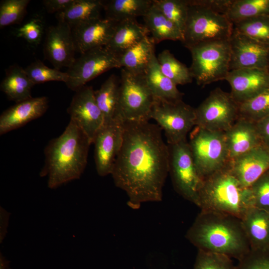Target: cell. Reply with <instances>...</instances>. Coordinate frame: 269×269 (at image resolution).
<instances>
[{
    "label": "cell",
    "instance_id": "6da1fadb",
    "mask_svg": "<svg viewBox=\"0 0 269 269\" xmlns=\"http://www.w3.org/2000/svg\"><path fill=\"white\" fill-rule=\"evenodd\" d=\"M161 129L149 121H124L122 147L112 175L134 209L159 202L169 172V151Z\"/></svg>",
    "mask_w": 269,
    "mask_h": 269
},
{
    "label": "cell",
    "instance_id": "7a4b0ae2",
    "mask_svg": "<svg viewBox=\"0 0 269 269\" xmlns=\"http://www.w3.org/2000/svg\"><path fill=\"white\" fill-rule=\"evenodd\" d=\"M186 238L198 250L238 261L250 250L241 219L220 213L201 210Z\"/></svg>",
    "mask_w": 269,
    "mask_h": 269
},
{
    "label": "cell",
    "instance_id": "3957f363",
    "mask_svg": "<svg viewBox=\"0 0 269 269\" xmlns=\"http://www.w3.org/2000/svg\"><path fill=\"white\" fill-rule=\"evenodd\" d=\"M91 141L70 120L63 133L49 141L44 150L45 162L39 175L48 177V186L55 189L79 179L87 163Z\"/></svg>",
    "mask_w": 269,
    "mask_h": 269
},
{
    "label": "cell",
    "instance_id": "277c9868",
    "mask_svg": "<svg viewBox=\"0 0 269 269\" xmlns=\"http://www.w3.org/2000/svg\"><path fill=\"white\" fill-rule=\"evenodd\" d=\"M201 210L225 214L242 219L253 207L249 187H244L228 165L204 178L196 204Z\"/></svg>",
    "mask_w": 269,
    "mask_h": 269
},
{
    "label": "cell",
    "instance_id": "5b68a950",
    "mask_svg": "<svg viewBox=\"0 0 269 269\" xmlns=\"http://www.w3.org/2000/svg\"><path fill=\"white\" fill-rule=\"evenodd\" d=\"M188 1V16L182 42L185 47L201 43L229 40L234 25L225 14L202 4L199 0Z\"/></svg>",
    "mask_w": 269,
    "mask_h": 269
},
{
    "label": "cell",
    "instance_id": "8992f818",
    "mask_svg": "<svg viewBox=\"0 0 269 269\" xmlns=\"http://www.w3.org/2000/svg\"><path fill=\"white\" fill-rule=\"evenodd\" d=\"M187 48L192 57L189 69L198 85L225 80L230 71L229 40L201 43Z\"/></svg>",
    "mask_w": 269,
    "mask_h": 269
},
{
    "label": "cell",
    "instance_id": "52a82bcc",
    "mask_svg": "<svg viewBox=\"0 0 269 269\" xmlns=\"http://www.w3.org/2000/svg\"><path fill=\"white\" fill-rule=\"evenodd\" d=\"M198 173L204 178L224 168L229 162L225 132L198 126L188 142Z\"/></svg>",
    "mask_w": 269,
    "mask_h": 269
},
{
    "label": "cell",
    "instance_id": "ba28073f",
    "mask_svg": "<svg viewBox=\"0 0 269 269\" xmlns=\"http://www.w3.org/2000/svg\"><path fill=\"white\" fill-rule=\"evenodd\" d=\"M154 97L144 75L122 68L116 118L124 121H149Z\"/></svg>",
    "mask_w": 269,
    "mask_h": 269
},
{
    "label": "cell",
    "instance_id": "9c48e42d",
    "mask_svg": "<svg viewBox=\"0 0 269 269\" xmlns=\"http://www.w3.org/2000/svg\"><path fill=\"white\" fill-rule=\"evenodd\" d=\"M195 109L182 100L171 101L154 98L150 119L154 120L164 132L167 143L186 140L187 134L195 126Z\"/></svg>",
    "mask_w": 269,
    "mask_h": 269
},
{
    "label": "cell",
    "instance_id": "30bf717a",
    "mask_svg": "<svg viewBox=\"0 0 269 269\" xmlns=\"http://www.w3.org/2000/svg\"><path fill=\"white\" fill-rule=\"evenodd\" d=\"M169 172L175 190L184 199L196 204L203 179L194 164L187 140L169 144Z\"/></svg>",
    "mask_w": 269,
    "mask_h": 269
},
{
    "label": "cell",
    "instance_id": "8fae6325",
    "mask_svg": "<svg viewBox=\"0 0 269 269\" xmlns=\"http://www.w3.org/2000/svg\"><path fill=\"white\" fill-rule=\"evenodd\" d=\"M239 105L230 93L216 88L195 108V126L225 132L239 118Z\"/></svg>",
    "mask_w": 269,
    "mask_h": 269
},
{
    "label": "cell",
    "instance_id": "7c38bea8",
    "mask_svg": "<svg viewBox=\"0 0 269 269\" xmlns=\"http://www.w3.org/2000/svg\"><path fill=\"white\" fill-rule=\"evenodd\" d=\"M120 67L118 56L107 47L92 49L80 54L68 68V80L66 84L76 92L103 73Z\"/></svg>",
    "mask_w": 269,
    "mask_h": 269
},
{
    "label": "cell",
    "instance_id": "4fadbf2b",
    "mask_svg": "<svg viewBox=\"0 0 269 269\" xmlns=\"http://www.w3.org/2000/svg\"><path fill=\"white\" fill-rule=\"evenodd\" d=\"M124 121L115 119L104 124L97 133L93 143L98 174L105 176L112 173L123 139Z\"/></svg>",
    "mask_w": 269,
    "mask_h": 269
},
{
    "label": "cell",
    "instance_id": "5bb4252c",
    "mask_svg": "<svg viewBox=\"0 0 269 269\" xmlns=\"http://www.w3.org/2000/svg\"><path fill=\"white\" fill-rule=\"evenodd\" d=\"M70 120L85 134L91 143L104 123L92 87L84 86L75 92L67 109Z\"/></svg>",
    "mask_w": 269,
    "mask_h": 269
},
{
    "label": "cell",
    "instance_id": "9a60e30c",
    "mask_svg": "<svg viewBox=\"0 0 269 269\" xmlns=\"http://www.w3.org/2000/svg\"><path fill=\"white\" fill-rule=\"evenodd\" d=\"M230 70L257 68L269 70V45L259 42L234 29L229 39Z\"/></svg>",
    "mask_w": 269,
    "mask_h": 269
},
{
    "label": "cell",
    "instance_id": "2e32d148",
    "mask_svg": "<svg viewBox=\"0 0 269 269\" xmlns=\"http://www.w3.org/2000/svg\"><path fill=\"white\" fill-rule=\"evenodd\" d=\"M75 52L70 26L58 22L47 28L43 44L44 55L54 68H69L75 59Z\"/></svg>",
    "mask_w": 269,
    "mask_h": 269
},
{
    "label": "cell",
    "instance_id": "e0dca14e",
    "mask_svg": "<svg viewBox=\"0 0 269 269\" xmlns=\"http://www.w3.org/2000/svg\"><path fill=\"white\" fill-rule=\"evenodd\" d=\"M225 80L238 103H243L269 89V70L244 68L230 71Z\"/></svg>",
    "mask_w": 269,
    "mask_h": 269
},
{
    "label": "cell",
    "instance_id": "ac0fdd59",
    "mask_svg": "<svg viewBox=\"0 0 269 269\" xmlns=\"http://www.w3.org/2000/svg\"><path fill=\"white\" fill-rule=\"evenodd\" d=\"M117 24V22L100 17L71 27L76 52L81 54L92 49L106 46Z\"/></svg>",
    "mask_w": 269,
    "mask_h": 269
},
{
    "label": "cell",
    "instance_id": "d6986e66",
    "mask_svg": "<svg viewBox=\"0 0 269 269\" xmlns=\"http://www.w3.org/2000/svg\"><path fill=\"white\" fill-rule=\"evenodd\" d=\"M227 165L239 182L249 187L269 170V149L261 144L229 160Z\"/></svg>",
    "mask_w": 269,
    "mask_h": 269
},
{
    "label": "cell",
    "instance_id": "ffe728a7",
    "mask_svg": "<svg viewBox=\"0 0 269 269\" xmlns=\"http://www.w3.org/2000/svg\"><path fill=\"white\" fill-rule=\"evenodd\" d=\"M48 102L45 96L32 97L3 111L0 116V134L19 128L42 116L48 109Z\"/></svg>",
    "mask_w": 269,
    "mask_h": 269
},
{
    "label": "cell",
    "instance_id": "44dd1931",
    "mask_svg": "<svg viewBox=\"0 0 269 269\" xmlns=\"http://www.w3.org/2000/svg\"><path fill=\"white\" fill-rule=\"evenodd\" d=\"M225 135L229 160L262 144L255 123L245 119L239 118Z\"/></svg>",
    "mask_w": 269,
    "mask_h": 269
},
{
    "label": "cell",
    "instance_id": "7402d4cb",
    "mask_svg": "<svg viewBox=\"0 0 269 269\" xmlns=\"http://www.w3.org/2000/svg\"><path fill=\"white\" fill-rule=\"evenodd\" d=\"M241 221L250 249H269V213L252 207Z\"/></svg>",
    "mask_w": 269,
    "mask_h": 269
},
{
    "label": "cell",
    "instance_id": "603a6c76",
    "mask_svg": "<svg viewBox=\"0 0 269 269\" xmlns=\"http://www.w3.org/2000/svg\"><path fill=\"white\" fill-rule=\"evenodd\" d=\"M149 32L144 25L136 19H128L117 22L114 33L107 47L113 53L120 55L148 36Z\"/></svg>",
    "mask_w": 269,
    "mask_h": 269
},
{
    "label": "cell",
    "instance_id": "cb8c5ba5",
    "mask_svg": "<svg viewBox=\"0 0 269 269\" xmlns=\"http://www.w3.org/2000/svg\"><path fill=\"white\" fill-rule=\"evenodd\" d=\"M148 87L154 98L171 101L182 100L183 93L177 88V85L161 71L155 54L144 74Z\"/></svg>",
    "mask_w": 269,
    "mask_h": 269
},
{
    "label": "cell",
    "instance_id": "d4e9b609",
    "mask_svg": "<svg viewBox=\"0 0 269 269\" xmlns=\"http://www.w3.org/2000/svg\"><path fill=\"white\" fill-rule=\"evenodd\" d=\"M154 43L148 36L118 56L121 67L144 75L154 53Z\"/></svg>",
    "mask_w": 269,
    "mask_h": 269
},
{
    "label": "cell",
    "instance_id": "484cf974",
    "mask_svg": "<svg viewBox=\"0 0 269 269\" xmlns=\"http://www.w3.org/2000/svg\"><path fill=\"white\" fill-rule=\"evenodd\" d=\"M143 17L144 25L151 34L150 38L155 44L165 40H179L182 42L183 37L180 30L153 5V2Z\"/></svg>",
    "mask_w": 269,
    "mask_h": 269
},
{
    "label": "cell",
    "instance_id": "4316f807",
    "mask_svg": "<svg viewBox=\"0 0 269 269\" xmlns=\"http://www.w3.org/2000/svg\"><path fill=\"white\" fill-rule=\"evenodd\" d=\"M153 0H103L106 18L120 22L143 17L151 7Z\"/></svg>",
    "mask_w": 269,
    "mask_h": 269
},
{
    "label": "cell",
    "instance_id": "83f0119b",
    "mask_svg": "<svg viewBox=\"0 0 269 269\" xmlns=\"http://www.w3.org/2000/svg\"><path fill=\"white\" fill-rule=\"evenodd\" d=\"M103 10V0H74L63 10L56 13L58 22L68 24L71 27L81 23L100 17Z\"/></svg>",
    "mask_w": 269,
    "mask_h": 269
},
{
    "label": "cell",
    "instance_id": "f1b7e54d",
    "mask_svg": "<svg viewBox=\"0 0 269 269\" xmlns=\"http://www.w3.org/2000/svg\"><path fill=\"white\" fill-rule=\"evenodd\" d=\"M34 85L24 69L14 65L6 70L0 88L10 100L16 103L32 97L31 91Z\"/></svg>",
    "mask_w": 269,
    "mask_h": 269
},
{
    "label": "cell",
    "instance_id": "f546056e",
    "mask_svg": "<svg viewBox=\"0 0 269 269\" xmlns=\"http://www.w3.org/2000/svg\"><path fill=\"white\" fill-rule=\"evenodd\" d=\"M120 80L114 74L111 75L95 91L97 104L101 111L104 123L114 120L117 116L119 101Z\"/></svg>",
    "mask_w": 269,
    "mask_h": 269
},
{
    "label": "cell",
    "instance_id": "4dcf8cb0",
    "mask_svg": "<svg viewBox=\"0 0 269 269\" xmlns=\"http://www.w3.org/2000/svg\"><path fill=\"white\" fill-rule=\"evenodd\" d=\"M225 15L233 23L253 17L269 15V0H232Z\"/></svg>",
    "mask_w": 269,
    "mask_h": 269
},
{
    "label": "cell",
    "instance_id": "1f68e13d",
    "mask_svg": "<svg viewBox=\"0 0 269 269\" xmlns=\"http://www.w3.org/2000/svg\"><path fill=\"white\" fill-rule=\"evenodd\" d=\"M162 73L176 85L191 83L193 77L189 68L178 61L168 50H164L157 57Z\"/></svg>",
    "mask_w": 269,
    "mask_h": 269
},
{
    "label": "cell",
    "instance_id": "d6a6232c",
    "mask_svg": "<svg viewBox=\"0 0 269 269\" xmlns=\"http://www.w3.org/2000/svg\"><path fill=\"white\" fill-rule=\"evenodd\" d=\"M234 29L259 42L269 45V15H260L233 23Z\"/></svg>",
    "mask_w": 269,
    "mask_h": 269
},
{
    "label": "cell",
    "instance_id": "836d02e7",
    "mask_svg": "<svg viewBox=\"0 0 269 269\" xmlns=\"http://www.w3.org/2000/svg\"><path fill=\"white\" fill-rule=\"evenodd\" d=\"M153 4L183 35L188 16V0H153Z\"/></svg>",
    "mask_w": 269,
    "mask_h": 269
},
{
    "label": "cell",
    "instance_id": "e575fe53",
    "mask_svg": "<svg viewBox=\"0 0 269 269\" xmlns=\"http://www.w3.org/2000/svg\"><path fill=\"white\" fill-rule=\"evenodd\" d=\"M239 105V118L259 121L269 116V89Z\"/></svg>",
    "mask_w": 269,
    "mask_h": 269
},
{
    "label": "cell",
    "instance_id": "d590c367",
    "mask_svg": "<svg viewBox=\"0 0 269 269\" xmlns=\"http://www.w3.org/2000/svg\"><path fill=\"white\" fill-rule=\"evenodd\" d=\"M24 70L34 85L50 81L63 82L66 84L68 80L66 72L49 68L39 60L31 63Z\"/></svg>",
    "mask_w": 269,
    "mask_h": 269
},
{
    "label": "cell",
    "instance_id": "8d00e7d4",
    "mask_svg": "<svg viewBox=\"0 0 269 269\" xmlns=\"http://www.w3.org/2000/svg\"><path fill=\"white\" fill-rule=\"evenodd\" d=\"M29 0H4L0 4V27L17 24L23 19Z\"/></svg>",
    "mask_w": 269,
    "mask_h": 269
},
{
    "label": "cell",
    "instance_id": "74e56055",
    "mask_svg": "<svg viewBox=\"0 0 269 269\" xmlns=\"http://www.w3.org/2000/svg\"><path fill=\"white\" fill-rule=\"evenodd\" d=\"M193 269H237L231 258L217 253L198 250Z\"/></svg>",
    "mask_w": 269,
    "mask_h": 269
},
{
    "label": "cell",
    "instance_id": "f35d334b",
    "mask_svg": "<svg viewBox=\"0 0 269 269\" xmlns=\"http://www.w3.org/2000/svg\"><path fill=\"white\" fill-rule=\"evenodd\" d=\"M253 207L269 213V170L250 186Z\"/></svg>",
    "mask_w": 269,
    "mask_h": 269
},
{
    "label": "cell",
    "instance_id": "ab89813d",
    "mask_svg": "<svg viewBox=\"0 0 269 269\" xmlns=\"http://www.w3.org/2000/svg\"><path fill=\"white\" fill-rule=\"evenodd\" d=\"M44 33L43 21L39 17H33L18 28L15 34L25 39L29 44L37 46Z\"/></svg>",
    "mask_w": 269,
    "mask_h": 269
},
{
    "label": "cell",
    "instance_id": "60d3db41",
    "mask_svg": "<svg viewBox=\"0 0 269 269\" xmlns=\"http://www.w3.org/2000/svg\"><path fill=\"white\" fill-rule=\"evenodd\" d=\"M237 269H269V249L251 250L239 260Z\"/></svg>",
    "mask_w": 269,
    "mask_h": 269
},
{
    "label": "cell",
    "instance_id": "b9f144b4",
    "mask_svg": "<svg viewBox=\"0 0 269 269\" xmlns=\"http://www.w3.org/2000/svg\"><path fill=\"white\" fill-rule=\"evenodd\" d=\"M262 144L269 149V116L255 123Z\"/></svg>",
    "mask_w": 269,
    "mask_h": 269
},
{
    "label": "cell",
    "instance_id": "7bdbcfd3",
    "mask_svg": "<svg viewBox=\"0 0 269 269\" xmlns=\"http://www.w3.org/2000/svg\"><path fill=\"white\" fill-rule=\"evenodd\" d=\"M74 0H44L42 3L49 13L59 12L71 5Z\"/></svg>",
    "mask_w": 269,
    "mask_h": 269
},
{
    "label": "cell",
    "instance_id": "ee69618b",
    "mask_svg": "<svg viewBox=\"0 0 269 269\" xmlns=\"http://www.w3.org/2000/svg\"><path fill=\"white\" fill-rule=\"evenodd\" d=\"M10 213L3 207H0V243H2L7 233Z\"/></svg>",
    "mask_w": 269,
    "mask_h": 269
},
{
    "label": "cell",
    "instance_id": "f6af8a7d",
    "mask_svg": "<svg viewBox=\"0 0 269 269\" xmlns=\"http://www.w3.org/2000/svg\"><path fill=\"white\" fill-rule=\"evenodd\" d=\"M0 269H9L8 262L0 253Z\"/></svg>",
    "mask_w": 269,
    "mask_h": 269
}]
</instances>
